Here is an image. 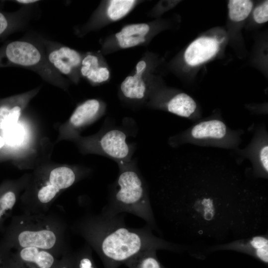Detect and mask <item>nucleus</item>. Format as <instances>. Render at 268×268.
Wrapping results in <instances>:
<instances>
[{
  "instance_id": "obj_11",
  "label": "nucleus",
  "mask_w": 268,
  "mask_h": 268,
  "mask_svg": "<svg viewBox=\"0 0 268 268\" xmlns=\"http://www.w3.org/2000/svg\"><path fill=\"white\" fill-rule=\"evenodd\" d=\"M21 184L18 182L6 181L0 185V230L3 223L11 214L18 201Z\"/></svg>"
},
{
  "instance_id": "obj_4",
  "label": "nucleus",
  "mask_w": 268,
  "mask_h": 268,
  "mask_svg": "<svg viewBox=\"0 0 268 268\" xmlns=\"http://www.w3.org/2000/svg\"><path fill=\"white\" fill-rule=\"evenodd\" d=\"M79 177V173L67 166L54 168L46 175L40 177L21 198L20 206L23 213L48 212L59 195L72 186Z\"/></svg>"
},
{
  "instance_id": "obj_2",
  "label": "nucleus",
  "mask_w": 268,
  "mask_h": 268,
  "mask_svg": "<svg viewBox=\"0 0 268 268\" xmlns=\"http://www.w3.org/2000/svg\"><path fill=\"white\" fill-rule=\"evenodd\" d=\"M69 230L65 219L57 213H23L11 218L2 240L12 250L34 247L61 258L73 251Z\"/></svg>"
},
{
  "instance_id": "obj_31",
  "label": "nucleus",
  "mask_w": 268,
  "mask_h": 268,
  "mask_svg": "<svg viewBox=\"0 0 268 268\" xmlns=\"http://www.w3.org/2000/svg\"><path fill=\"white\" fill-rule=\"evenodd\" d=\"M19 3L24 4H29L31 3H34L38 1L37 0H18L15 1Z\"/></svg>"
},
{
  "instance_id": "obj_5",
  "label": "nucleus",
  "mask_w": 268,
  "mask_h": 268,
  "mask_svg": "<svg viewBox=\"0 0 268 268\" xmlns=\"http://www.w3.org/2000/svg\"><path fill=\"white\" fill-rule=\"evenodd\" d=\"M40 44L25 40L5 43L0 47V68L25 67L35 71L47 81L62 85L64 79L62 74L50 64L43 47Z\"/></svg>"
},
{
  "instance_id": "obj_10",
  "label": "nucleus",
  "mask_w": 268,
  "mask_h": 268,
  "mask_svg": "<svg viewBox=\"0 0 268 268\" xmlns=\"http://www.w3.org/2000/svg\"><path fill=\"white\" fill-rule=\"evenodd\" d=\"M27 98L18 95L0 99V131L17 123Z\"/></svg>"
},
{
  "instance_id": "obj_15",
  "label": "nucleus",
  "mask_w": 268,
  "mask_h": 268,
  "mask_svg": "<svg viewBox=\"0 0 268 268\" xmlns=\"http://www.w3.org/2000/svg\"><path fill=\"white\" fill-rule=\"evenodd\" d=\"M142 73L127 77L121 85L124 96L131 100H140L145 96L146 85L141 78Z\"/></svg>"
},
{
  "instance_id": "obj_28",
  "label": "nucleus",
  "mask_w": 268,
  "mask_h": 268,
  "mask_svg": "<svg viewBox=\"0 0 268 268\" xmlns=\"http://www.w3.org/2000/svg\"><path fill=\"white\" fill-rule=\"evenodd\" d=\"M55 268H75L74 252L61 257Z\"/></svg>"
},
{
  "instance_id": "obj_9",
  "label": "nucleus",
  "mask_w": 268,
  "mask_h": 268,
  "mask_svg": "<svg viewBox=\"0 0 268 268\" xmlns=\"http://www.w3.org/2000/svg\"><path fill=\"white\" fill-rule=\"evenodd\" d=\"M219 47V42L215 38L208 37L199 38L194 41L185 51V62L191 66L200 65L215 55Z\"/></svg>"
},
{
  "instance_id": "obj_26",
  "label": "nucleus",
  "mask_w": 268,
  "mask_h": 268,
  "mask_svg": "<svg viewBox=\"0 0 268 268\" xmlns=\"http://www.w3.org/2000/svg\"><path fill=\"white\" fill-rule=\"evenodd\" d=\"M255 21L259 24L265 23L268 20V1L255 8L253 12Z\"/></svg>"
},
{
  "instance_id": "obj_21",
  "label": "nucleus",
  "mask_w": 268,
  "mask_h": 268,
  "mask_svg": "<svg viewBox=\"0 0 268 268\" xmlns=\"http://www.w3.org/2000/svg\"><path fill=\"white\" fill-rule=\"evenodd\" d=\"M7 146L14 147L20 144L24 137V132L21 126L18 123L1 131Z\"/></svg>"
},
{
  "instance_id": "obj_17",
  "label": "nucleus",
  "mask_w": 268,
  "mask_h": 268,
  "mask_svg": "<svg viewBox=\"0 0 268 268\" xmlns=\"http://www.w3.org/2000/svg\"><path fill=\"white\" fill-rule=\"evenodd\" d=\"M156 249L142 251L124 265L129 268H163L156 255Z\"/></svg>"
},
{
  "instance_id": "obj_12",
  "label": "nucleus",
  "mask_w": 268,
  "mask_h": 268,
  "mask_svg": "<svg viewBox=\"0 0 268 268\" xmlns=\"http://www.w3.org/2000/svg\"><path fill=\"white\" fill-rule=\"evenodd\" d=\"M101 105L97 99L86 100L76 107L71 115L69 123L75 129H79L91 123L100 114Z\"/></svg>"
},
{
  "instance_id": "obj_30",
  "label": "nucleus",
  "mask_w": 268,
  "mask_h": 268,
  "mask_svg": "<svg viewBox=\"0 0 268 268\" xmlns=\"http://www.w3.org/2000/svg\"><path fill=\"white\" fill-rule=\"evenodd\" d=\"M145 67V62L144 61H139L136 66V72L142 74Z\"/></svg>"
},
{
  "instance_id": "obj_25",
  "label": "nucleus",
  "mask_w": 268,
  "mask_h": 268,
  "mask_svg": "<svg viewBox=\"0 0 268 268\" xmlns=\"http://www.w3.org/2000/svg\"><path fill=\"white\" fill-rule=\"evenodd\" d=\"M116 37L118 41L119 45L123 48L134 47L145 41L144 37L125 36L119 32L116 34Z\"/></svg>"
},
{
  "instance_id": "obj_7",
  "label": "nucleus",
  "mask_w": 268,
  "mask_h": 268,
  "mask_svg": "<svg viewBox=\"0 0 268 268\" xmlns=\"http://www.w3.org/2000/svg\"><path fill=\"white\" fill-rule=\"evenodd\" d=\"M39 39L51 66L61 74L71 77L81 64L79 53L59 43L42 38Z\"/></svg>"
},
{
  "instance_id": "obj_24",
  "label": "nucleus",
  "mask_w": 268,
  "mask_h": 268,
  "mask_svg": "<svg viewBox=\"0 0 268 268\" xmlns=\"http://www.w3.org/2000/svg\"><path fill=\"white\" fill-rule=\"evenodd\" d=\"M149 26L144 23L134 24L124 27L120 32L125 36L144 37L148 32Z\"/></svg>"
},
{
  "instance_id": "obj_20",
  "label": "nucleus",
  "mask_w": 268,
  "mask_h": 268,
  "mask_svg": "<svg viewBox=\"0 0 268 268\" xmlns=\"http://www.w3.org/2000/svg\"><path fill=\"white\" fill-rule=\"evenodd\" d=\"M92 254V249L87 243L74 252L75 268H98Z\"/></svg>"
},
{
  "instance_id": "obj_13",
  "label": "nucleus",
  "mask_w": 268,
  "mask_h": 268,
  "mask_svg": "<svg viewBox=\"0 0 268 268\" xmlns=\"http://www.w3.org/2000/svg\"><path fill=\"white\" fill-rule=\"evenodd\" d=\"M226 131V127L223 122L211 120L195 125L191 130V134L196 139H219L225 136Z\"/></svg>"
},
{
  "instance_id": "obj_6",
  "label": "nucleus",
  "mask_w": 268,
  "mask_h": 268,
  "mask_svg": "<svg viewBox=\"0 0 268 268\" xmlns=\"http://www.w3.org/2000/svg\"><path fill=\"white\" fill-rule=\"evenodd\" d=\"M128 132L122 127H107L94 141L95 149L117 163L130 161L134 149V145L128 143Z\"/></svg>"
},
{
  "instance_id": "obj_1",
  "label": "nucleus",
  "mask_w": 268,
  "mask_h": 268,
  "mask_svg": "<svg viewBox=\"0 0 268 268\" xmlns=\"http://www.w3.org/2000/svg\"><path fill=\"white\" fill-rule=\"evenodd\" d=\"M70 230L83 238L101 259L104 268H118L139 253L172 246L155 237L151 228L128 227L124 215L88 213L76 219Z\"/></svg>"
},
{
  "instance_id": "obj_27",
  "label": "nucleus",
  "mask_w": 268,
  "mask_h": 268,
  "mask_svg": "<svg viewBox=\"0 0 268 268\" xmlns=\"http://www.w3.org/2000/svg\"><path fill=\"white\" fill-rule=\"evenodd\" d=\"M109 76L108 69L104 67H99L95 71L90 73L86 77L94 83H101L107 80Z\"/></svg>"
},
{
  "instance_id": "obj_29",
  "label": "nucleus",
  "mask_w": 268,
  "mask_h": 268,
  "mask_svg": "<svg viewBox=\"0 0 268 268\" xmlns=\"http://www.w3.org/2000/svg\"><path fill=\"white\" fill-rule=\"evenodd\" d=\"M260 160L263 168L268 172V146L265 145L260 152Z\"/></svg>"
},
{
  "instance_id": "obj_22",
  "label": "nucleus",
  "mask_w": 268,
  "mask_h": 268,
  "mask_svg": "<svg viewBox=\"0 0 268 268\" xmlns=\"http://www.w3.org/2000/svg\"><path fill=\"white\" fill-rule=\"evenodd\" d=\"M251 245L255 250L256 256L262 262H268V240L261 237L256 236L251 241Z\"/></svg>"
},
{
  "instance_id": "obj_32",
  "label": "nucleus",
  "mask_w": 268,
  "mask_h": 268,
  "mask_svg": "<svg viewBox=\"0 0 268 268\" xmlns=\"http://www.w3.org/2000/svg\"><path fill=\"white\" fill-rule=\"evenodd\" d=\"M6 146H7L5 142L1 135L0 134V152L3 151Z\"/></svg>"
},
{
  "instance_id": "obj_16",
  "label": "nucleus",
  "mask_w": 268,
  "mask_h": 268,
  "mask_svg": "<svg viewBox=\"0 0 268 268\" xmlns=\"http://www.w3.org/2000/svg\"><path fill=\"white\" fill-rule=\"evenodd\" d=\"M22 15L21 10L14 12L0 10V42L21 27Z\"/></svg>"
},
{
  "instance_id": "obj_3",
  "label": "nucleus",
  "mask_w": 268,
  "mask_h": 268,
  "mask_svg": "<svg viewBox=\"0 0 268 268\" xmlns=\"http://www.w3.org/2000/svg\"><path fill=\"white\" fill-rule=\"evenodd\" d=\"M119 173L110 185L107 203L101 212L114 216L127 212L143 219L151 229L156 227L146 182L134 160L117 163Z\"/></svg>"
},
{
  "instance_id": "obj_19",
  "label": "nucleus",
  "mask_w": 268,
  "mask_h": 268,
  "mask_svg": "<svg viewBox=\"0 0 268 268\" xmlns=\"http://www.w3.org/2000/svg\"><path fill=\"white\" fill-rule=\"evenodd\" d=\"M135 2L134 0H111L107 9L109 17L113 20L122 18L130 11Z\"/></svg>"
},
{
  "instance_id": "obj_23",
  "label": "nucleus",
  "mask_w": 268,
  "mask_h": 268,
  "mask_svg": "<svg viewBox=\"0 0 268 268\" xmlns=\"http://www.w3.org/2000/svg\"><path fill=\"white\" fill-rule=\"evenodd\" d=\"M13 252L2 240L0 241V268H15Z\"/></svg>"
},
{
  "instance_id": "obj_14",
  "label": "nucleus",
  "mask_w": 268,
  "mask_h": 268,
  "mask_svg": "<svg viewBox=\"0 0 268 268\" xmlns=\"http://www.w3.org/2000/svg\"><path fill=\"white\" fill-rule=\"evenodd\" d=\"M166 106L169 112L186 118L190 117L197 108L194 100L184 93L176 94L168 102Z\"/></svg>"
},
{
  "instance_id": "obj_8",
  "label": "nucleus",
  "mask_w": 268,
  "mask_h": 268,
  "mask_svg": "<svg viewBox=\"0 0 268 268\" xmlns=\"http://www.w3.org/2000/svg\"><path fill=\"white\" fill-rule=\"evenodd\" d=\"M15 268H55L60 259L50 252L28 247L13 252Z\"/></svg>"
},
{
  "instance_id": "obj_18",
  "label": "nucleus",
  "mask_w": 268,
  "mask_h": 268,
  "mask_svg": "<svg viewBox=\"0 0 268 268\" xmlns=\"http://www.w3.org/2000/svg\"><path fill=\"white\" fill-rule=\"evenodd\" d=\"M253 5V2L251 0H229L228 7L230 18L236 22L245 20L250 13Z\"/></svg>"
}]
</instances>
